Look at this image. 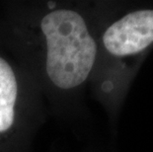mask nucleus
I'll list each match as a JSON object with an SVG mask.
<instances>
[{"label": "nucleus", "mask_w": 153, "mask_h": 152, "mask_svg": "<svg viewBox=\"0 0 153 152\" xmlns=\"http://www.w3.org/2000/svg\"><path fill=\"white\" fill-rule=\"evenodd\" d=\"M0 35L34 77L48 111L64 119L98 56L81 10L61 0L0 2Z\"/></svg>", "instance_id": "obj_1"}, {"label": "nucleus", "mask_w": 153, "mask_h": 152, "mask_svg": "<svg viewBox=\"0 0 153 152\" xmlns=\"http://www.w3.org/2000/svg\"><path fill=\"white\" fill-rule=\"evenodd\" d=\"M47 112L34 77L0 35V152H31Z\"/></svg>", "instance_id": "obj_2"}, {"label": "nucleus", "mask_w": 153, "mask_h": 152, "mask_svg": "<svg viewBox=\"0 0 153 152\" xmlns=\"http://www.w3.org/2000/svg\"><path fill=\"white\" fill-rule=\"evenodd\" d=\"M101 43L115 57L140 53L153 43V10L133 11L113 22L104 31Z\"/></svg>", "instance_id": "obj_3"}]
</instances>
